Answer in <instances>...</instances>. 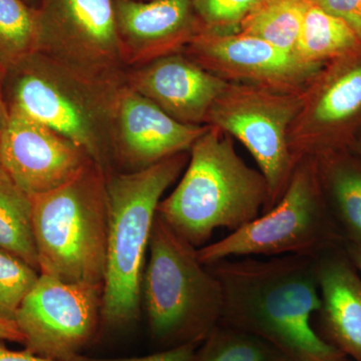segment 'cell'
Listing matches in <instances>:
<instances>
[{
    "mask_svg": "<svg viewBox=\"0 0 361 361\" xmlns=\"http://www.w3.org/2000/svg\"><path fill=\"white\" fill-rule=\"evenodd\" d=\"M345 242L323 198L317 161L305 157L279 202L267 212L224 238L198 249L205 265L228 258H317Z\"/></svg>",
    "mask_w": 361,
    "mask_h": 361,
    "instance_id": "7",
    "label": "cell"
},
{
    "mask_svg": "<svg viewBox=\"0 0 361 361\" xmlns=\"http://www.w3.org/2000/svg\"><path fill=\"white\" fill-rule=\"evenodd\" d=\"M360 47L361 40L344 21L310 1L297 40V58L322 66L329 59L355 54Z\"/></svg>",
    "mask_w": 361,
    "mask_h": 361,
    "instance_id": "18",
    "label": "cell"
},
{
    "mask_svg": "<svg viewBox=\"0 0 361 361\" xmlns=\"http://www.w3.org/2000/svg\"><path fill=\"white\" fill-rule=\"evenodd\" d=\"M263 0H193L195 11L198 13L207 28L236 25L253 11Z\"/></svg>",
    "mask_w": 361,
    "mask_h": 361,
    "instance_id": "25",
    "label": "cell"
},
{
    "mask_svg": "<svg viewBox=\"0 0 361 361\" xmlns=\"http://www.w3.org/2000/svg\"><path fill=\"white\" fill-rule=\"evenodd\" d=\"M0 341L18 342L23 344L25 337L16 322L0 319Z\"/></svg>",
    "mask_w": 361,
    "mask_h": 361,
    "instance_id": "28",
    "label": "cell"
},
{
    "mask_svg": "<svg viewBox=\"0 0 361 361\" xmlns=\"http://www.w3.org/2000/svg\"><path fill=\"white\" fill-rule=\"evenodd\" d=\"M360 155H361V147H360Z\"/></svg>",
    "mask_w": 361,
    "mask_h": 361,
    "instance_id": "35",
    "label": "cell"
},
{
    "mask_svg": "<svg viewBox=\"0 0 361 361\" xmlns=\"http://www.w3.org/2000/svg\"><path fill=\"white\" fill-rule=\"evenodd\" d=\"M304 90V104L292 123L289 142L297 160L319 152L327 135L361 111V59L341 63Z\"/></svg>",
    "mask_w": 361,
    "mask_h": 361,
    "instance_id": "16",
    "label": "cell"
},
{
    "mask_svg": "<svg viewBox=\"0 0 361 361\" xmlns=\"http://www.w3.org/2000/svg\"><path fill=\"white\" fill-rule=\"evenodd\" d=\"M102 287L66 283L39 274L16 316L25 350L54 361L70 360L96 338Z\"/></svg>",
    "mask_w": 361,
    "mask_h": 361,
    "instance_id": "10",
    "label": "cell"
},
{
    "mask_svg": "<svg viewBox=\"0 0 361 361\" xmlns=\"http://www.w3.org/2000/svg\"><path fill=\"white\" fill-rule=\"evenodd\" d=\"M40 273L25 261L0 249V319L16 322V316Z\"/></svg>",
    "mask_w": 361,
    "mask_h": 361,
    "instance_id": "24",
    "label": "cell"
},
{
    "mask_svg": "<svg viewBox=\"0 0 361 361\" xmlns=\"http://www.w3.org/2000/svg\"><path fill=\"white\" fill-rule=\"evenodd\" d=\"M32 199L40 274L103 288L108 245L106 171L92 161L70 182Z\"/></svg>",
    "mask_w": 361,
    "mask_h": 361,
    "instance_id": "6",
    "label": "cell"
},
{
    "mask_svg": "<svg viewBox=\"0 0 361 361\" xmlns=\"http://www.w3.org/2000/svg\"><path fill=\"white\" fill-rule=\"evenodd\" d=\"M123 84L82 77L35 51L4 71L2 94L7 111L65 135L108 171L116 99Z\"/></svg>",
    "mask_w": 361,
    "mask_h": 361,
    "instance_id": "3",
    "label": "cell"
},
{
    "mask_svg": "<svg viewBox=\"0 0 361 361\" xmlns=\"http://www.w3.org/2000/svg\"><path fill=\"white\" fill-rule=\"evenodd\" d=\"M190 152L186 172L157 210L180 238L200 249L216 230L236 231L267 212L265 178L240 158L224 132L208 126Z\"/></svg>",
    "mask_w": 361,
    "mask_h": 361,
    "instance_id": "2",
    "label": "cell"
},
{
    "mask_svg": "<svg viewBox=\"0 0 361 361\" xmlns=\"http://www.w3.org/2000/svg\"><path fill=\"white\" fill-rule=\"evenodd\" d=\"M345 250L348 252L349 258L353 261L356 269L358 270L361 275V249L355 246L346 245Z\"/></svg>",
    "mask_w": 361,
    "mask_h": 361,
    "instance_id": "30",
    "label": "cell"
},
{
    "mask_svg": "<svg viewBox=\"0 0 361 361\" xmlns=\"http://www.w3.org/2000/svg\"><path fill=\"white\" fill-rule=\"evenodd\" d=\"M317 167L334 206L330 212L346 245L361 249V168L339 161L317 163Z\"/></svg>",
    "mask_w": 361,
    "mask_h": 361,
    "instance_id": "20",
    "label": "cell"
},
{
    "mask_svg": "<svg viewBox=\"0 0 361 361\" xmlns=\"http://www.w3.org/2000/svg\"><path fill=\"white\" fill-rule=\"evenodd\" d=\"M223 291L220 324L269 342L290 361H338L311 325L320 310L315 258H228L208 265Z\"/></svg>",
    "mask_w": 361,
    "mask_h": 361,
    "instance_id": "1",
    "label": "cell"
},
{
    "mask_svg": "<svg viewBox=\"0 0 361 361\" xmlns=\"http://www.w3.org/2000/svg\"><path fill=\"white\" fill-rule=\"evenodd\" d=\"M92 161L65 135L20 111H8L2 135V171L30 197L63 186Z\"/></svg>",
    "mask_w": 361,
    "mask_h": 361,
    "instance_id": "12",
    "label": "cell"
},
{
    "mask_svg": "<svg viewBox=\"0 0 361 361\" xmlns=\"http://www.w3.org/2000/svg\"><path fill=\"white\" fill-rule=\"evenodd\" d=\"M188 161L187 153H180L141 170L106 174L108 245L101 319L109 329H122L139 318L157 210Z\"/></svg>",
    "mask_w": 361,
    "mask_h": 361,
    "instance_id": "4",
    "label": "cell"
},
{
    "mask_svg": "<svg viewBox=\"0 0 361 361\" xmlns=\"http://www.w3.org/2000/svg\"><path fill=\"white\" fill-rule=\"evenodd\" d=\"M207 128L175 120L125 82L114 113L113 159L129 172L141 170L190 151Z\"/></svg>",
    "mask_w": 361,
    "mask_h": 361,
    "instance_id": "13",
    "label": "cell"
},
{
    "mask_svg": "<svg viewBox=\"0 0 361 361\" xmlns=\"http://www.w3.org/2000/svg\"><path fill=\"white\" fill-rule=\"evenodd\" d=\"M125 82L175 120L194 126H207L211 106L228 84L179 52L128 68Z\"/></svg>",
    "mask_w": 361,
    "mask_h": 361,
    "instance_id": "14",
    "label": "cell"
},
{
    "mask_svg": "<svg viewBox=\"0 0 361 361\" xmlns=\"http://www.w3.org/2000/svg\"><path fill=\"white\" fill-rule=\"evenodd\" d=\"M341 249L315 258L322 302L316 331L346 357L361 361V275Z\"/></svg>",
    "mask_w": 361,
    "mask_h": 361,
    "instance_id": "17",
    "label": "cell"
},
{
    "mask_svg": "<svg viewBox=\"0 0 361 361\" xmlns=\"http://www.w3.org/2000/svg\"><path fill=\"white\" fill-rule=\"evenodd\" d=\"M304 104L303 92H280L244 82H228L214 102L207 126L239 140L258 164L269 190V208L283 196L298 160L289 132Z\"/></svg>",
    "mask_w": 361,
    "mask_h": 361,
    "instance_id": "8",
    "label": "cell"
},
{
    "mask_svg": "<svg viewBox=\"0 0 361 361\" xmlns=\"http://www.w3.org/2000/svg\"><path fill=\"white\" fill-rule=\"evenodd\" d=\"M23 2H25L27 6L33 7V8H35V7L37 6V4H39V0H23Z\"/></svg>",
    "mask_w": 361,
    "mask_h": 361,
    "instance_id": "33",
    "label": "cell"
},
{
    "mask_svg": "<svg viewBox=\"0 0 361 361\" xmlns=\"http://www.w3.org/2000/svg\"><path fill=\"white\" fill-rule=\"evenodd\" d=\"M4 128L0 125V170H2L1 165V148H2V135H4Z\"/></svg>",
    "mask_w": 361,
    "mask_h": 361,
    "instance_id": "32",
    "label": "cell"
},
{
    "mask_svg": "<svg viewBox=\"0 0 361 361\" xmlns=\"http://www.w3.org/2000/svg\"><path fill=\"white\" fill-rule=\"evenodd\" d=\"M200 344H186L178 348L164 349L153 355L132 358H92L78 355L66 361H191Z\"/></svg>",
    "mask_w": 361,
    "mask_h": 361,
    "instance_id": "27",
    "label": "cell"
},
{
    "mask_svg": "<svg viewBox=\"0 0 361 361\" xmlns=\"http://www.w3.org/2000/svg\"><path fill=\"white\" fill-rule=\"evenodd\" d=\"M35 51L90 80L125 82L114 0H39Z\"/></svg>",
    "mask_w": 361,
    "mask_h": 361,
    "instance_id": "9",
    "label": "cell"
},
{
    "mask_svg": "<svg viewBox=\"0 0 361 361\" xmlns=\"http://www.w3.org/2000/svg\"><path fill=\"white\" fill-rule=\"evenodd\" d=\"M37 49L35 8L23 0H0V71Z\"/></svg>",
    "mask_w": 361,
    "mask_h": 361,
    "instance_id": "23",
    "label": "cell"
},
{
    "mask_svg": "<svg viewBox=\"0 0 361 361\" xmlns=\"http://www.w3.org/2000/svg\"><path fill=\"white\" fill-rule=\"evenodd\" d=\"M310 0H263L240 23V32L295 56L297 40Z\"/></svg>",
    "mask_w": 361,
    "mask_h": 361,
    "instance_id": "21",
    "label": "cell"
},
{
    "mask_svg": "<svg viewBox=\"0 0 361 361\" xmlns=\"http://www.w3.org/2000/svg\"><path fill=\"white\" fill-rule=\"evenodd\" d=\"M142 279L152 339L164 349L201 344L220 324L222 286L198 249L156 215Z\"/></svg>",
    "mask_w": 361,
    "mask_h": 361,
    "instance_id": "5",
    "label": "cell"
},
{
    "mask_svg": "<svg viewBox=\"0 0 361 361\" xmlns=\"http://www.w3.org/2000/svg\"><path fill=\"white\" fill-rule=\"evenodd\" d=\"M191 361H290L269 342L219 324L195 351Z\"/></svg>",
    "mask_w": 361,
    "mask_h": 361,
    "instance_id": "22",
    "label": "cell"
},
{
    "mask_svg": "<svg viewBox=\"0 0 361 361\" xmlns=\"http://www.w3.org/2000/svg\"><path fill=\"white\" fill-rule=\"evenodd\" d=\"M0 249L39 272L32 223V199L0 170Z\"/></svg>",
    "mask_w": 361,
    "mask_h": 361,
    "instance_id": "19",
    "label": "cell"
},
{
    "mask_svg": "<svg viewBox=\"0 0 361 361\" xmlns=\"http://www.w3.org/2000/svg\"><path fill=\"white\" fill-rule=\"evenodd\" d=\"M323 11L344 21L361 40V0H310Z\"/></svg>",
    "mask_w": 361,
    "mask_h": 361,
    "instance_id": "26",
    "label": "cell"
},
{
    "mask_svg": "<svg viewBox=\"0 0 361 361\" xmlns=\"http://www.w3.org/2000/svg\"><path fill=\"white\" fill-rule=\"evenodd\" d=\"M128 68L177 54L198 35L193 0H114Z\"/></svg>",
    "mask_w": 361,
    "mask_h": 361,
    "instance_id": "15",
    "label": "cell"
},
{
    "mask_svg": "<svg viewBox=\"0 0 361 361\" xmlns=\"http://www.w3.org/2000/svg\"><path fill=\"white\" fill-rule=\"evenodd\" d=\"M7 118H8V111H7L4 94H2V73L0 71V125L4 128L6 127Z\"/></svg>",
    "mask_w": 361,
    "mask_h": 361,
    "instance_id": "31",
    "label": "cell"
},
{
    "mask_svg": "<svg viewBox=\"0 0 361 361\" xmlns=\"http://www.w3.org/2000/svg\"><path fill=\"white\" fill-rule=\"evenodd\" d=\"M0 361H54L32 355L28 351H13L0 344Z\"/></svg>",
    "mask_w": 361,
    "mask_h": 361,
    "instance_id": "29",
    "label": "cell"
},
{
    "mask_svg": "<svg viewBox=\"0 0 361 361\" xmlns=\"http://www.w3.org/2000/svg\"><path fill=\"white\" fill-rule=\"evenodd\" d=\"M185 56L223 80L260 85L280 92H303L320 65L305 63L264 40L244 35H223L207 28L185 47Z\"/></svg>",
    "mask_w": 361,
    "mask_h": 361,
    "instance_id": "11",
    "label": "cell"
},
{
    "mask_svg": "<svg viewBox=\"0 0 361 361\" xmlns=\"http://www.w3.org/2000/svg\"><path fill=\"white\" fill-rule=\"evenodd\" d=\"M338 361H353L351 360L350 358L346 357V356H343V357H341V360Z\"/></svg>",
    "mask_w": 361,
    "mask_h": 361,
    "instance_id": "34",
    "label": "cell"
}]
</instances>
